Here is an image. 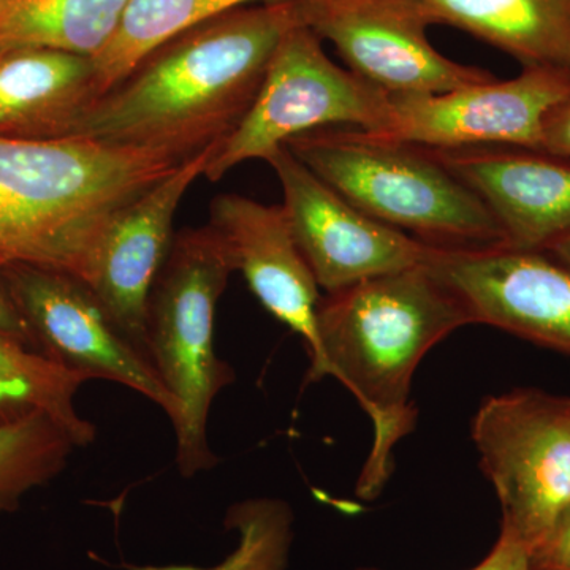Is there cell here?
<instances>
[{"label":"cell","mask_w":570,"mask_h":570,"mask_svg":"<svg viewBox=\"0 0 570 570\" xmlns=\"http://www.w3.org/2000/svg\"><path fill=\"white\" fill-rule=\"evenodd\" d=\"M298 0L255 3L195 26L154 50L100 96L69 137L189 159L220 145L253 107Z\"/></svg>","instance_id":"6da1fadb"},{"label":"cell","mask_w":570,"mask_h":570,"mask_svg":"<svg viewBox=\"0 0 570 570\" xmlns=\"http://www.w3.org/2000/svg\"><path fill=\"white\" fill-rule=\"evenodd\" d=\"M471 324L466 303L430 264L371 277L318 303V347L307 381L337 379L373 422V448L356 483L360 498L384 490L393 450L414 430L411 385L420 362Z\"/></svg>","instance_id":"7a4b0ae2"},{"label":"cell","mask_w":570,"mask_h":570,"mask_svg":"<svg viewBox=\"0 0 570 570\" xmlns=\"http://www.w3.org/2000/svg\"><path fill=\"white\" fill-rule=\"evenodd\" d=\"M184 160L91 138L0 135V268L41 266L89 285L115 217Z\"/></svg>","instance_id":"3957f363"},{"label":"cell","mask_w":570,"mask_h":570,"mask_svg":"<svg viewBox=\"0 0 570 570\" xmlns=\"http://www.w3.org/2000/svg\"><path fill=\"white\" fill-rule=\"evenodd\" d=\"M285 146L348 204L423 245L453 253L508 246L478 194L422 146L351 127Z\"/></svg>","instance_id":"277c9868"},{"label":"cell","mask_w":570,"mask_h":570,"mask_svg":"<svg viewBox=\"0 0 570 570\" xmlns=\"http://www.w3.org/2000/svg\"><path fill=\"white\" fill-rule=\"evenodd\" d=\"M235 273L230 255L209 225L175 236L146 311L149 362L176 401L175 463L193 479L216 468L208 419L214 400L235 381L216 354V309Z\"/></svg>","instance_id":"5b68a950"},{"label":"cell","mask_w":570,"mask_h":570,"mask_svg":"<svg viewBox=\"0 0 570 570\" xmlns=\"http://www.w3.org/2000/svg\"><path fill=\"white\" fill-rule=\"evenodd\" d=\"M389 122V94L333 62L322 40L299 22L277 45L253 107L214 149L204 176L220 181L238 165L266 160L313 130L351 127L382 134Z\"/></svg>","instance_id":"8992f818"},{"label":"cell","mask_w":570,"mask_h":570,"mask_svg":"<svg viewBox=\"0 0 570 570\" xmlns=\"http://www.w3.org/2000/svg\"><path fill=\"white\" fill-rule=\"evenodd\" d=\"M501 530L534 549L570 508V397L517 389L487 397L471 423Z\"/></svg>","instance_id":"52a82bcc"},{"label":"cell","mask_w":570,"mask_h":570,"mask_svg":"<svg viewBox=\"0 0 570 570\" xmlns=\"http://www.w3.org/2000/svg\"><path fill=\"white\" fill-rule=\"evenodd\" d=\"M0 277L31 330L37 352L92 381L104 379L140 393L174 422L178 411L174 396L88 284L24 264L2 266Z\"/></svg>","instance_id":"ba28073f"},{"label":"cell","mask_w":570,"mask_h":570,"mask_svg":"<svg viewBox=\"0 0 570 570\" xmlns=\"http://www.w3.org/2000/svg\"><path fill=\"white\" fill-rule=\"evenodd\" d=\"M298 9L303 24L328 40L348 70L389 96L444 94L494 78L442 56L415 0H298Z\"/></svg>","instance_id":"9c48e42d"},{"label":"cell","mask_w":570,"mask_h":570,"mask_svg":"<svg viewBox=\"0 0 570 570\" xmlns=\"http://www.w3.org/2000/svg\"><path fill=\"white\" fill-rule=\"evenodd\" d=\"M569 92L570 70L534 66L508 81L493 78L444 94L390 96V122L377 135L430 149L512 146L542 151L547 115Z\"/></svg>","instance_id":"30bf717a"},{"label":"cell","mask_w":570,"mask_h":570,"mask_svg":"<svg viewBox=\"0 0 570 570\" xmlns=\"http://www.w3.org/2000/svg\"><path fill=\"white\" fill-rule=\"evenodd\" d=\"M265 163L272 165L283 187V208L296 245L326 294L430 264L433 247L360 212L287 146Z\"/></svg>","instance_id":"8fae6325"},{"label":"cell","mask_w":570,"mask_h":570,"mask_svg":"<svg viewBox=\"0 0 570 570\" xmlns=\"http://www.w3.org/2000/svg\"><path fill=\"white\" fill-rule=\"evenodd\" d=\"M430 266L463 298L474 324L570 355V269L549 254L434 249Z\"/></svg>","instance_id":"7c38bea8"},{"label":"cell","mask_w":570,"mask_h":570,"mask_svg":"<svg viewBox=\"0 0 570 570\" xmlns=\"http://www.w3.org/2000/svg\"><path fill=\"white\" fill-rule=\"evenodd\" d=\"M209 146L179 164L115 217L105 234L89 288L130 343L146 358V311L154 284L175 242V216L184 195L205 175Z\"/></svg>","instance_id":"4fadbf2b"},{"label":"cell","mask_w":570,"mask_h":570,"mask_svg":"<svg viewBox=\"0 0 570 570\" xmlns=\"http://www.w3.org/2000/svg\"><path fill=\"white\" fill-rule=\"evenodd\" d=\"M497 217L505 247L546 250L570 232V159L512 146L430 149Z\"/></svg>","instance_id":"5bb4252c"},{"label":"cell","mask_w":570,"mask_h":570,"mask_svg":"<svg viewBox=\"0 0 570 570\" xmlns=\"http://www.w3.org/2000/svg\"><path fill=\"white\" fill-rule=\"evenodd\" d=\"M209 227L219 236L235 272L245 276L262 306L317 354V309L322 296L296 245L283 205H264L245 195L213 198Z\"/></svg>","instance_id":"9a60e30c"},{"label":"cell","mask_w":570,"mask_h":570,"mask_svg":"<svg viewBox=\"0 0 570 570\" xmlns=\"http://www.w3.org/2000/svg\"><path fill=\"white\" fill-rule=\"evenodd\" d=\"M99 97L96 62L89 56L41 48L0 52L2 137H69Z\"/></svg>","instance_id":"2e32d148"},{"label":"cell","mask_w":570,"mask_h":570,"mask_svg":"<svg viewBox=\"0 0 570 570\" xmlns=\"http://www.w3.org/2000/svg\"><path fill=\"white\" fill-rule=\"evenodd\" d=\"M431 24L472 33L523 67L570 70V0H415Z\"/></svg>","instance_id":"e0dca14e"},{"label":"cell","mask_w":570,"mask_h":570,"mask_svg":"<svg viewBox=\"0 0 570 570\" xmlns=\"http://www.w3.org/2000/svg\"><path fill=\"white\" fill-rule=\"evenodd\" d=\"M129 0H0V52L41 48L96 58Z\"/></svg>","instance_id":"ac0fdd59"},{"label":"cell","mask_w":570,"mask_h":570,"mask_svg":"<svg viewBox=\"0 0 570 570\" xmlns=\"http://www.w3.org/2000/svg\"><path fill=\"white\" fill-rule=\"evenodd\" d=\"M89 381L20 341L0 336V425L47 414L69 431L78 449L88 448L97 430L81 417L75 397Z\"/></svg>","instance_id":"d6986e66"},{"label":"cell","mask_w":570,"mask_h":570,"mask_svg":"<svg viewBox=\"0 0 570 570\" xmlns=\"http://www.w3.org/2000/svg\"><path fill=\"white\" fill-rule=\"evenodd\" d=\"M272 2L284 0H129L111 40L94 58L100 96L179 33L228 11Z\"/></svg>","instance_id":"ffe728a7"},{"label":"cell","mask_w":570,"mask_h":570,"mask_svg":"<svg viewBox=\"0 0 570 570\" xmlns=\"http://www.w3.org/2000/svg\"><path fill=\"white\" fill-rule=\"evenodd\" d=\"M77 449L69 431L47 414L0 425V515L61 475Z\"/></svg>","instance_id":"44dd1931"},{"label":"cell","mask_w":570,"mask_h":570,"mask_svg":"<svg viewBox=\"0 0 570 570\" xmlns=\"http://www.w3.org/2000/svg\"><path fill=\"white\" fill-rule=\"evenodd\" d=\"M225 528L236 531L234 553L213 568L140 566L129 570H285L294 542V512L283 499L254 498L228 509Z\"/></svg>","instance_id":"7402d4cb"},{"label":"cell","mask_w":570,"mask_h":570,"mask_svg":"<svg viewBox=\"0 0 570 570\" xmlns=\"http://www.w3.org/2000/svg\"><path fill=\"white\" fill-rule=\"evenodd\" d=\"M530 554L532 570H570V508Z\"/></svg>","instance_id":"603a6c76"},{"label":"cell","mask_w":570,"mask_h":570,"mask_svg":"<svg viewBox=\"0 0 570 570\" xmlns=\"http://www.w3.org/2000/svg\"><path fill=\"white\" fill-rule=\"evenodd\" d=\"M355 570L384 569L358 568ZM469 570H532L530 549L512 532L501 530L490 553L478 566Z\"/></svg>","instance_id":"cb8c5ba5"},{"label":"cell","mask_w":570,"mask_h":570,"mask_svg":"<svg viewBox=\"0 0 570 570\" xmlns=\"http://www.w3.org/2000/svg\"><path fill=\"white\" fill-rule=\"evenodd\" d=\"M542 151L570 159V92L547 115L542 130Z\"/></svg>","instance_id":"d4e9b609"},{"label":"cell","mask_w":570,"mask_h":570,"mask_svg":"<svg viewBox=\"0 0 570 570\" xmlns=\"http://www.w3.org/2000/svg\"><path fill=\"white\" fill-rule=\"evenodd\" d=\"M0 336L20 341L24 346L37 351L31 330L21 316L20 309L14 305L2 277H0Z\"/></svg>","instance_id":"484cf974"},{"label":"cell","mask_w":570,"mask_h":570,"mask_svg":"<svg viewBox=\"0 0 570 570\" xmlns=\"http://www.w3.org/2000/svg\"><path fill=\"white\" fill-rule=\"evenodd\" d=\"M543 253L549 254L553 261L558 262V264L570 269V232L569 234L561 236V238L554 239V242L551 243Z\"/></svg>","instance_id":"4316f807"}]
</instances>
